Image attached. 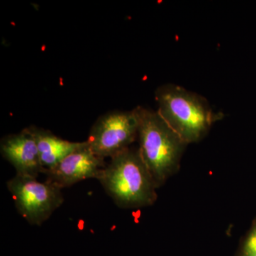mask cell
Segmentation results:
<instances>
[{
	"mask_svg": "<svg viewBox=\"0 0 256 256\" xmlns=\"http://www.w3.org/2000/svg\"><path fill=\"white\" fill-rule=\"evenodd\" d=\"M238 256H256V216L244 239Z\"/></svg>",
	"mask_w": 256,
	"mask_h": 256,
	"instance_id": "9c48e42d",
	"label": "cell"
},
{
	"mask_svg": "<svg viewBox=\"0 0 256 256\" xmlns=\"http://www.w3.org/2000/svg\"><path fill=\"white\" fill-rule=\"evenodd\" d=\"M106 166L105 160L96 156L86 140L44 174L46 181L63 190L88 178L98 180Z\"/></svg>",
	"mask_w": 256,
	"mask_h": 256,
	"instance_id": "8992f818",
	"label": "cell"
},
{
	"mask_svg": "<svg viewBox=\"0 0 256 256\" xmlns=\"http://www.w3.org/2000/svg\"><path fill=\"white\" fill-rule=\"evenodd\" d=\"M6 188L20 215L32 226H42L64 202L62 188L46 180L15 174Z\"/></svg>",
	"mask_w": 256,
	"mask_h": 256,
	"instance_id": "277c9868",
	"label": "cell"
},
{
	"mask_svg": "<svg viewBox=\"0 0 256 256\" xmlns=\"http://www.w3.org/2000/svg\"><path fill=\"white\" fill-rule=\"evenodd\" d=\"M35 140L40 152L44 174L54 168L64 158L82 146V142H72L62 139L48 130L36 127H28Z\"/></svg>",
	"mask_w": 256,
	"mask_h": 256,
	"instance_id": "ba28073f",
	"label": "cell"
},
{
	"mask_svg": "<svg viewBox=\"0 0 256 256\" xmlns=\"http://www.w3.org/2000/svg\"><path fill=\"white\" fill-rule=\"evenodd\" d=\"M0 153L16 170V174L37 178L44 174L40 152L30 128L4 136L0 142Z\"/></svg>",
	"mask_w": 256,
	"mask_h": 256,
	"instance_id": "52a82bcc",
	"label": "cell"
},
{
	"mask_svg": "<svg viewBox=\"0 0 256 256\" xmlns=\"http://www.w3.org/2000/svg\"><path fill=\"white\" fill-rule=\"evenodd\" d=\"M98 181L120 208L152 206L158 198V186L138 149L130 148L111 158Z\"/></svg>",
	"mask_w": 256,
	"mask_h": 256,
	"instance_id": "7a4b0ae2",
	"label": "cell"
},
{
	"mask_svg": "<svg viewBox=\"0 0 256 256\" xmlns=\"http://www.w3.org/2000/svg\"><path fill=\"white\" fill-rule=\"evenodd\" d=\"M138 150L159 188L178 172L186 144L158 111L136 108Z\"/></svg>",
	"mask_w": 256,
	"mask_h": 256,
	"instance_id": "6da1fadb",
	"label": "cell"
},
{
	"mask_svg": "<svg viewBox=\"0 0 256 256\" xmlns=\"http://www.w3.org/2000/svg\"><path fill=\"white\" fill-rule=\"evenodd\" d=\"M156 100L158 114L188 144L203 139L212 124L223 118L204 98L174 84L158 88Z\"/></svg>",
	"mask_w": 256,
	"mask_h": 256,
	"instance_id": "3957f363",
	"label": "cell"
},
{
	"mask_svg": "<svg viewBox=\"0 0 256 256\" xmlns=\"http://www.w3.org/2000/svg\"><path fill=\"white\" fill-rule=\"evenodd\" d=\"M138 128L136 108L111 111L96 120L86 142L96 156L104 160L111 159L130 148L138 138Z\"/></svg>",
	"mask_w": 256,
	"mask_h": 256,
	"instance_id": "5b68a950",
	"label": "cell"
}]
</instances>
